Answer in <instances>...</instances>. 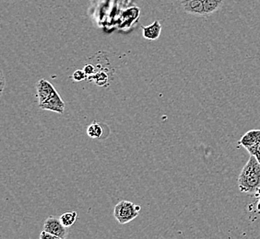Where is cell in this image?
I'll use <instances>...</instances> for the list:
<instances>
[{
  "label": "cell",
  "instance_id": "4",
  "mask_svg": "<svg viewBox=\"0 0 260 239\" xmlns=\"http://www.w3.org/2000/svg\"><path fill=\"white\" fill-rule=\"evenodd\" d=\"M44 230L55 235L57 239H64L68 236V228L62 224L60 218L49 216L45 220Z\"/></svg>",
  "mask_w": 260,
  "mask_h": 239
},
{
  "label": "cell",
  "instance_id": "5",
  "mask_svg": "<svg viewBox=\"0 0 260 239\" xmlns=\"http://www.w3.org/2000/svg\"><path fill=\"white\" fill-rule=\"evenodd\" d=\"M183 10L192 15L204 16L202 0H180Z\"/></svg>",
  "mask_w": 260,
  "mask_h": 239
},
{
  "label": "cell",
  "instance_id": "1",
  "mask_svg": "<svg viewBox=\"0 0 260 239\" xmlns=\"http://www.w3.org/2000/svg\"><path fill=\"white\" fill-rule=\"evenodd\" d=\"M36 90L38 105L42 110H50L58 114L65 111V102L49 81L43 78L39 80L36 84Z\"/></svg>",
  "mask_w": 260,
  "mask_h": 239
},
{
  "label": "cell",
  "instance_id": "6",
  "mask_svg": "<svg viewBox=\"0 0 260 239\" xmlns=\"http://www.w3.org/2000/svg\"><path fill=\"white\" fill-rule=\"evenodd\" d=\"M143 30V36L147 40L155 41L160 37L161 31V26L159 21H154L152 24L146 27H142Z\"/></svg>",
  "mask_w": 260,
  "mask_h": 239
},
{
  "label": "cell",
  "instance_id": "17",
  "mask_svg": "<svg viewBox=\"0 0 260 239\" xmlns=\"http://www.w3.org/2000/svg\"><path fill=\"white\" fill-rule=\"evenodd\" d=\"M255 194L256 197H260V187L257 189V190L255 191Z\"/></svg>",
  "mask_w": 260,
  "mask_h": 239
},
{
  "label": "cell",
  "instance_id": "8",
  "mask_svg": "<svg viewBox=\"0 0 260 239\" xmlns=\"http://www.w3.org/2000/svg\"><path fill=\"white\" fill-rule=\"evenodd\" d=\"M239 145H242L243 147H248L251 145L257 144V136H256V129L250 130L246 134L242 136L240 141L238 142Z\"/></svg>",
  "mask_w": 260,
  "mask_h": 239
},
{
  "label": "cell",
  "instance_id": "12",
  "mask_svg": "<svg viewBox=\"0 0 260 239\" xmlns=\"http://www.w3.org/2000/svg\"><path fill=\"white\" fill-rule=\"evenodd\" d=\"M41 239H57V237L54 235L53 234H51L49 232L43 230V232L40 234Z\"/></svg>",
  "mask_w": 260,
  "mask_h": 239
},
{
  "label": "cell",
  "instance_id": "7",
  "mask_svg": "<svg viewBox=\"0 0 260 239\" xmlns=\"http://www.w3.org/2000/svg\"><path fill=\"white\" fill-rule=\"evenodd\" d=\"M224 0H202L204 8V16H210L220 10Z\"/></svg>",
  "mask_w": 260,
  "mask_h": 239
},
{
  "label": "cell",
  "instance_id": "2",
  "mask_svg": "<svg viewBox=\"0 0 260 239\" xmlns=\"http://www.w3.org/2000/svg\"><path fill=\"white\" fill-rule=\"evenodd\" d=\"M238 186L241 192L253 194L260 187V163L255 155L245 165L238 177Z\"/></svg>",
  "mask_w": 260,
  "mask_h": 239
},
{
  "label": "cell",
  "instance_id": "9",
  "mask_svg": "<svg viewBox=\"0 0 260 239\" xmlns=\"http://www.w3.org/2000/svg\"><path fill=\"white\" fill-rule=\"evenodd\" d=\"M87 135L92 139L100 138L103 135V128L98 123H92L91 125L88 126L87 129Z\"/></svg>",
  "mask_w": 260,
  "mask_h": 239
},
{
  "label": "cell",
  "instance_id": "11",
  "mask_svg": "<svg viewBox=\"0 0 260 239\" xmlns=\"http://www.w3.org/2000/svg\"><path fill=\"white\" fill-rule=\"evenodd\" d=\"M72 77H73V79L75 80V81L80 82V81L85 79L86 77H87V74L84 72V70L78 69L76 70L75 72L73 73Z\"/></svg>",
  "mask_w": 260,
  "mask_h": 239
},
{
  "label": "cell",
  "instance_id": "15",
  "mask_svg": "<svg viewBox=\"0 0 260 239\" xmlns=\"http://www.w3.org/2000/svg\"><path fill=\"white\" fill-rule=\"evenodd\" d=\"M255 156L260 163V144L259 145H258V149H257V152H256V154H255Z\"/></svg>",
  "mask_w": 260,
  "mask_h": 239
},
{
  "label": "cell",
  "instance_id": "10",
  "mask_svg": "<svg viewBox=\"0 0 260 239\" xmlns=\"http://www.w3.org/2000/svg\"><path fill=\"white\" fill-rule=\"evenodd\" d=\"M77 216H78V214L76 212L65 213L60 216L61 222L67 228H70L73 224H75L76 221H77Z\"/></svg>",
  "mask_w": 260,
  "mask_h": 239
},
{
  "label": "cell",
  "instance_id": "13",
  "mask_svg": "<svg viewBox=\"0 0 260 239\" xmlns=\"http://www.w3.org/2000/svg\"><path fill=\"white\" fill-rule=\"evenodd\" d=\"M258 145H259V144L257 143V144H255V145L246 147L245 149L248 151V153H249L250 155H255V154H256V152H257V149H258Z\"/></svg>",
  "mask_w": 260,
  "mask_h": 239
},
{
  "label": "cell",
  "instance_id": "16",
  "mask_svg": "<svg viewBox=\"0 0 260 239\" xmlns=\"http://www.w3.org/2000/svg\"><path fill=\"white\" fill-rule=\"evenodd\" d=\"M256 136H257V143L260 144V130H256Z\"/></svg>",
  "mask_w": 260,
  "mask_h": 239
},
{
  "label": "cell",
  "instance_id": "18",
  "mask_svg": "<svg viewBox=\"0 0 260 239\" xmlns=\"http://www.w3.org/2000/svg\"><path fill=\"white\" fill-rule=\"evenodd\" d=\"M257 210L260 212V199L259 201H258V204H257Z\"/></svg>",
  "mask_w": 260,
  "mask_h": 239
},
{
  "label": "cell",
  "instance_id": "14",
  "mask_svg": "<svg viewBox=\"0 0 260 239\" xmlns=\"http://www.w3.org/2000/svg\"><path fill=\"white\" fill-rule=\"evenodd\" d=\"M83 70H84V72L87 74V75H91L94 72V67L91 65H87Z\"/></svg>",
  "mask_w": 260,
  "mask_h": 239
},
{
  "label": "cell",
  "instance_id": "3",
  "mask_svg": "<svg viewBox=\"0 0 260 239\" xmlns=\"http://www.w3.org/2000/svg\"><path fill=\"white\" fill-rule=\"evenodd\" d=\"M141 207L128 201H121L115 205L114 216L115 220L121 224H127L135 219L140 214Z\"/></svg>",
  "mask_w": 260,
  "mask_h": 239
}]
</instances>
